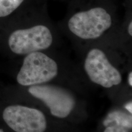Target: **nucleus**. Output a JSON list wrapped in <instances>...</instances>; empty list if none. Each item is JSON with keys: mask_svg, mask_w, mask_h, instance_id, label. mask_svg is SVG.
I'll return each mask as SVG.
<instances>
[{"mask_svg": "<svg viewBox=\"0 0 132 132\" xmlns=\"http://www.w3.org/2000/svg\"><path fill=\"white\" fill-rule=\"evenodd\" d=\"M118 5L117 0H69L57 27L78 53L94 43L111 42L122 19Z\"/></svg>", "mask_w": 132, "mask_h": 132, "instance_id": "obj_1", "label": "nucleus"}, {"mask_svg": "<svg viewBox=\"0 0 132 132\" xmlns=\"http://www.w3.org/2000/svg\"><path fill=\"white\" fill-rule=\"evenodd\" d=\"M79 67L89 85L104 90L113 105H120L131 98L121 65L126 68L131 59L108 42L92 44L78 53Z\"/></svg>", "mask_w": 132, "mask_h": 132, "instance_id": "obj_2", "label": "nucleus"}, {"mask_svg": "<svg viewBox=\"0 0 132 132\" xmlns=\"http://www.w3.org/2000/svg\"><path fill=\"white\" fill-rule=\"evenodd\" d=\"M21 87L54 83L65 86L86 96L92 87L76 63L58 50L31 53L23 56L16 75Z\"/></svg>", "mask_w": 132, "mask_h": 132, "instance_id": "obj_3", "label": "nucleus"}, {"mask_svg": "<svg viewBox=\"0 0 132 132\" xmlns=\"http://www.w3.org/2000/svg\"><path fill=\"white\" fill-rule=\"evenodd\" d=\"M22 87L29 104L41 108L54 119L72 122L81 121L88 116L85 96L73 89L54 83Z\"/></svg>", "mask_w": 132, "mask_h": 132, "instance_id": "obj_4", "label": "nucleus"}, {"mask_svg": "<svg viewBox=\"0 0 132 132\" xmlns=\"http://www.w3.org/2000/svg\"><path fill=\"white\" fill-rule=\"evenodd\" d=\"M6 43L12 53L24 56L58 50L62 44L61 34L50 18L47 7L28 16L23 26L10 32Z\"/></svg>", "mask_w": 132, "mask_h": 132, "instance_id": "obj_5", "label": "nucleus"}, {"mask_svg": "<svg viewBox=\"0 0 132 132\" xmlns=\"http://www.w3.org/2000/svg\"><path fill=\"white\" fill-rule=\"evenodd\" d=\"M1 116L4 123L15 132H47L57 121L41 108L29 103L7 105Z\"/></svg>", "mask_w": 132, "mask_h": 132, "instance_id": "obj_6", "label": "nucleus"}, {"mask_svg": "<svg viewBox=\"0 0 132 132\" xmlns=\"http://www.w3.org/2000/svg\"><path fill=\"white\" fill-rule=\"evenodd\" d=\"M103 127L109 125H119L131 130L132 114L126 111L120 105H113L105 114L102 120Z\"/></svg>", "mask_w": 132, "mask_h": 132, "instance_id": "obj_7", "label": "nucleus"}, {"mask_svg": "<svg viewBox=\"0 0 132 132\" xmlns=\"http://www.w3.org/2000/svg\"><path fill=\"white\" fill-rule=\"evenodd\" d=\"M47 0H0V19L11 15L24 5L39 7L47 4Z\"/></svg>", "mask_w": 132, "mask_h": 132, "instance_id": "obj_8", "label": "nucleus"}, {"mask_svg": "<svg viewBox=\"0 0 132 132\" xmlns=\"http://www.w3.org/2000/svg\"><path fill=\"white\" fill-rule=\"evenodd\" d=\"M103 132H130L131 130L119 125H109L103 127Z\"/></svg>", "mask_w": 132, "mask_h": 132, "instance_id": "obj_9", "label": "nucleus"}, {"mask_svg": "<svg viewBox=\"0 0 132 132\" xmlns=\"http://www.w3.org/2000/svg\"><path fill=\"white\" fill-rule=\"evenodd\" d=\"M0 132H5V131H4V130H3L2 129V128H0Z\"/></svg>", "mask_w": 132, "mask_h": 132, "instance_id": "obj_10", "label": "nucleus"}, {"mask_svg": "<svg viewBox=\"0 0 132 132\" xmlns=\"http://www.w3.org/2000/svg\"></svg>", "mask_w": 132, "mask_h": 132, "instance_id": "obj_11", "label": "nucleus"}]
</instances>
